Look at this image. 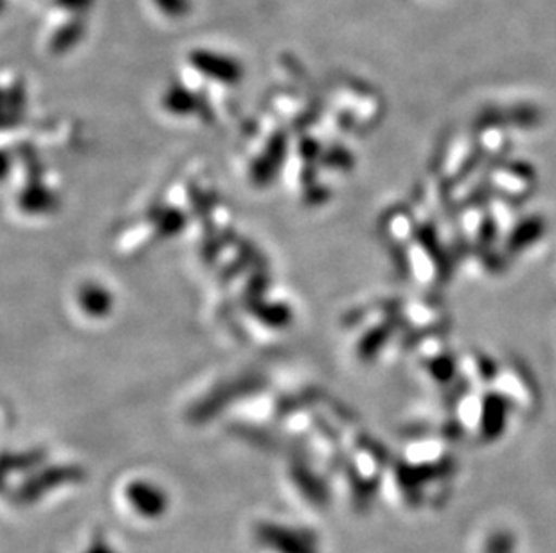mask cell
Instances as JSON below:
<instances>
[{"label":"cell","instance_id":"obj_1","mask_svg":"<svg viewBox=\"0 0 556 553\" xmlns=\"http://www.w3.org/2000/svg\"><path fill=\"white\" fill-rule=\"evenodd\" d=\"M119 505L117 509L123 516L130 517L134 523H155L168 514L169 497L163 487L152 481H130L123 487Z\"/></svg>","mask_w":556,"mask_h":553},{"label":"cell","instance_id":"obj_2","mask_svg":"<svg viewBox=\"0 0 556 553\" xmlns=\"http://www.w3.org/2000/svg\"><path fill=\"white\" fill-rule=\"evenodd\" d=\"M194 63H197V67L202 68L205 73L215 74L216 78L226 79V81L237 78V63H232V60H227V57L218 56V54L199 53Z\"/></svg>","mask_w":556,"mask_h":553},{"label":"cell","instance_id":"obj_3","mask_svg":"<svg viewBox=\"0 0 556 553\" xmlns=\"http://www.w3.org/2000/svg\"><path fill=\"white\" fill-rule=\"evenodd\" d=\"M78 553H117L116 544L112 546L105 532L90 533L89 541L79 544Z\"/></svg>","mask_w":556,"mask_h":553},{"label":"cell","instance_id":"obj_4","mask_svg":"<svg viewBox=\"0 0 556 553\" xmlns=\"http://www.w3.org/2000/svg\"><path fill=\"white\" fill-rule=\"evenodd\" d=\"M155 2L169 15H185L189 8V0H155Z\"/></svg>","mask_w":556,"mask_h":553}]
</instances>
